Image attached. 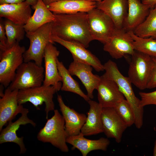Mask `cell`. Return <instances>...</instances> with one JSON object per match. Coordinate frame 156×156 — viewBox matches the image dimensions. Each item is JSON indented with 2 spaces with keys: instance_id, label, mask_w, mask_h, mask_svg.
Wrapping results in <instances>:
<instances>
[{
  "instance_id": "cell-1",
  "label": "cell",
  "mask_w": 156,
  "mask_h": 156,
  "mask_svg": "<svg viewBox=\"0 0 156 156\" xmlns=\"http://www.w3.org/2000/svg\"><path fill=\"white\" fill-rule=\"evenodd\" d=\"M54 14L52 35L66 41L78 43L86 48L94 40L90 30L87 13Z\"/></svg>"
},
{
  "instance_id": "cell-2",
  "label": "cell",
  "mask_w": 156,
  "mask_h": 156,
  "mask_svg": "<svg viewBox=\"0 0 156 156\" xmlns=\"http://www.w3.org/2000/svg\"><path fill=\"white\" fill-rule=\"evenodd\" d=\"M104 66L105 72L103 75L116 83L133 109L135 117L134 124L137 128H141L143 123L144 107L141 105L140 99L135 95L131 81L128 77L122 74L114 62L109 60Z\"/></svg>"
},
{
  "instance_id": "cell-3",
  "label": "cell",
  "mask_w": 156,
  "mask_h": 156,
  "mask_svg": "<svg viewBox=\"0 0 156 156\" xmlns=\"http://www.w3.org/2000/svg\"><path fill=\"white\" fill-rule=\"evenodd\" d=\"M61 82L55 85L40 86L18 90L17 100L19 104L22 105L30 102L37 109L39 106L44 103L45 104V111L46 118L48 119V113L55 110V105L53 100L54 94L61 90Z\"/></svg>"
},
{
  "instance_id": "cell-4",
  "label": "cell",
  "mask_w": 156,
  "mask_h": 156,
  "mask_svg": "<svg viewBox=\"0 0 156 156\" xmlns=\"http://www.w3.org/2000/svg\"><path fill=\"white\" fill-rule=\"evenodd\" d=\"M54 115L47 119L44 127L38 133V140L50 143L61 151L68 152L69 148L66 140L68 136L65 129L64 118L57 109L54 110Z\"/></svg>"
},
{
  "instance_id": "cell-5",
  "label": "cell",
  "mask_w": 156,
  "mask_h": 156,
  "mask_svg": "<svg viewBox=\"0 0 156 156\" xmlns=\"http://www.w3.org/2000/svg\"><path fill=\"white\" fill-rule=\"evenodd\" d=\"M25 48L16 42L0 51V83L8 87L13 80L16 71L23 62Z\"/></svg>"
},
{
  "instance_id": "cell-6",
  "label": "cell",
  "mask_w": 156,
  "mask_h": 156,
  "mask_svg": "<svg viewBox=\"0 0 156 156\" xmlns=\"http://www.w3.org/2000/svg\"><path fill=\"white\" fill-rule=\"evenodd\" d=\"M52 25V22L48 23L34 31L26 32L30 45L23 54L24 62L34 61L37 65L42 66L46 46L49 43H54L51 38Z\"/></svg>"
},
{
  "instance_id": "cell-7",
  "label": "cell",
  "mask_w": 156,
  "mask_h": 156,
  "mask_svg": "<svg viewBox=\"0 0 156 156\" xmlns=\"http://www.w3.org/2000/svg\"><path fill=\"white\" fill-rule=\"evenodd\" d=\"M44 70L34 62H24L17 69L8 87L12 90H19L41 86L44 79Z\"/></svg>"
},
{
  "instance_id": "cell-8",
  "label": "cell",
  "mask_w": 156,
  "mask_h": 156,
  "mask_svg": "<svg viewBox=\"0 0 156 156\" xmlns=\"http://www.w3.org/2000/svg\"><path fill=\"white\" fill-rule=\"evenodd\" d=\"M131 56L128 77L139 89H146L152 66V57L136 50Z\"/></svg>"
},
{
  "instance_id": "cell-9",
  "label": "cell",
  "mask_w": 156,
  "mask_h": 156,
  "mask_svg": "<svg viewBox=\"0 0 156 156\" xmlns=\"http://www.w3.org/2000/svg\"><path fill=\"white\" fill-rule=\"evenodd\" d=\"M89 29L93 40L104 44L110 40L116 28L111 18L101 10L95 8L87 12Z\"/></svg>"
},
{
  "instance_id": "cell-10",
  "label": "cell",
  "mask_w": 156,
  "mask_h": 156,
  "mask_svg": "<svg viewBox=\"0 0 156 156\" xmlns=\"http://www.w3.org/2000/svg\"><path fill=\"white\" fill-rule=\"evenodd\" d=\"M133 40L124 28H115L109 41L104 44L103 50L116 59L132 55L135 50Z\"/></svg>"
},
{
  "instance_id": "cell-11",
  "label": "cell",
  "mask_w": 156,
  "mask_h": 156,
  "mask_svg": "<svg viewBox=\"0 0 156 156\" xmlns=\"http://www.w3.org/2000/svg\"><path fill=\"white\" fill-rule=\"evenodd\" d=\"M51 38L54 42L57 43L67 49L72 54L73 60L90 65L98 72L104 70V64L82 45L65 40L53 35H51Z\"/></svg>"
},
{
  "instance_id": "cell-12",
  "label": "cell",
  "mask_w": 156,
  "mask_h": 156,
  "mask_svg": "<svg viewBox=\"0 0 156 156\" xmlns=\"http://www.w3.org/2000/svg\"><path fill=\"white\" fill-rule=\"evenodd\" d=\"M101 119L103 132L105 135L120 143L123 133L128 127L114 107H103Z\"/></svg>"
},
{
  "instance_id": "cell-13",
  "label": "cell",
  "mask_w": 156,
  "mask_h": 156,
  "mask_svg": "<svg viewBox=\"0 0 156 156\" xmlns=\"http://www.w3.org/2000/svg\"><path fill=\"white\" fill-rule=\"evenodd\" d=\"M19 90H12L8 87L0 99V131L7 122L12 120L24 108L19 104L17 94Z\"/></svg>"
},
{
  "instance_id": "cell-14",
  "label": "cell",
  "mask_w": 156,
  "mask_h": 156,
  "mask_svg": "<svg viewBox=\"0 0 156 156\" xmlns=\"http://www.w3.org/2000/svg\"><path fill=\"white\" fill-rule=\"evenodd\" d=\"M92 68L89 64L73 60L68 69L72 76H76L81 81L90 99L93 98V91L96 90L100 80V76L92 73Z\"/></svg>"
},
{
  "instance_id": "cell-15",
  "label": "cell",
  "mask_w": 156,
  "mask_h": 156,
  "mask_svg": "<svg viewBox=\"0 0 156 156\" xmlns=\"http://www.w3.org/2000/svg\"><path fill=\"white\" fill-rule=\"evenodd\" d=\"M29 112L27 109L24 108L21 113V116L15 121H12L8 122L5 128L0 131V144L11 142L18 144L20 148V154L25 153L27 149L23 142V137H19L16 132L20 126L30 124L35 127L36 123L28 118L27 114Z\"/></svg>"
},
{
  "instance_id": "cell-16",
  "label": "cell",
  "mask_w": 156,
  "mask_h": 156,
  "mask_svg": "<svg viewBox=\"0 0 156 156\" xmlns=\"http://www.w3.org/2000/svg\"><path fill=\"white\" fill-rule=\"evenodd\" d=\"M96 90L99 103L103 107H113L125 99L116 83L103 75L100 76Z\"/></svg>"
},
{
  "instance_id": "cell-17",
  "label": "cell",
  "mask_w": 156,
  "mask_h": 156,
  "mask_svg": "<svg viewBox=\"0 0 156 156\" xmlns=\"http://www.w3.org/2000/svg\"><path fill=\"white\" fill-rule=\"evenodd\" d=\"M57 100L65 121V129L68 136L79 134L86 122L87 116L66 105L61 95H57Z\"/></svg>"
},
{
  "instance_id": "cell-18",
  "label": "cell",
  "mask_w": 156,
  "mask_h": 156,
  "mask_svg": "<svg viewBox=\"0 0 156 156\" xmlns=\"http://www.w3.org/2000/svg\"><path fill=\"white\" fill-rule=\"evenodd\" d=\"M96 8L111 18L116 28H123L128 12V0H102L96 2Z\"/></svg>"
},
{
  "instance_id": "cell-19",
  "label": "cell",
  "mask_w": 156,
  "mask_h": 156,
  "mask_svg": "<svg viewBox=\"0 0 156 156\" xmlns=\"http://www.w3.org/2000/svg\"><path fill=\"white\" fill-rule=\"evenodd\" d=\"M53 44L51 42L48 44L44 51L45 72L43 85L47 86L56 85L62 80L57 64L60 52Z\"/></svg>"
},
{
  "instance_id": "cell-20",
  "label": "cell",
  "mask_w": 156,
  "mask_h": 156,
  "mask_svg": "<svg viewBox=\"0 0 156 156\" xmlns=\"http://www.w3.org/2000/svg\"><path fill=\"white\" fill-rule=\"evenodd\" d=\"M96 2L87 0H58L47 6L54 14L87 13L96 7Z\"/></svg>"
},
{
  "instance_id": "cell-21",
  "label": "cell",
  "mask_w": 156,
  "mask_h": 156,
  "mask_svg": "<svg viewBox=\"0 0 156 156\" xmlns=\"http://www.w3.org/2000/svg\"><path fill=\"white\" fill-rule=\"evenodd\" d=\"M31 5L25 1L17 3L0 5V17L24 25L32 16Z\"/></svg>"
},
{
  "instance_id": "cell-22",
  "label": "cell",
  "mask_w": 156,
  "mask_h": 156,
  "mask_svg": "<svg viewBox=\"0 0 156 156\" xmlns=\"http://www.w3.org/2000/svg\"><path fill=\"white\" fill-rule=\"evenodd\" d=\"M128 10L123 28L133 31L141 24L148 15L151 8L139 0H128Z\"/></svg>"
},
{
  "instance_id": "cell-23",
  "label": "cell",
  "mask_w": 156,
  "mask_h": 156,
  "mask_svg": "<svg viewBox=\"0 0 156 156\" xmlns=\"http://www.w3.org/2000/svg\"><path fill=\"white\" fill-rule=\"evenodd\" d=\"M81 132L75 135L68 136L67 143L73 146V148L79 150L83 156H86L91 151L95 150L107 151L110 141L102 137L98 140H92L85 138Z\"/></svg>"
},
{
  "instance_id": "cell-24",
  "label": "cell",
  "mask_w": 156,
  "mask_h": 156,
  "mask_svg": "<svg viewBox=\"0 0 156 156\" xmlns=\"http://www.w3.org/2000/svg\"><path fill=\"white\" fill-rule=\"evenodd\" d=\"M88 102L90 108L85 122L81 132L84 136L95 135L103 132L101 119L103 107L99 103L91 99Z\"/></svg>"
},
{
  "instance_id": "cell-25",
  "label": "cell",
  "mask_w": 156,
  "mask_h": 156,
  "mask_svg": "<svg viewBox=\"0 0 156 156\" xmlns=\"http://www.w3.org/2000/svg\"><path fill=\"white\" fill-rule=\"evenodd\" d=\"M33 14L24 25L26 32L34 31L44 25L52 22L55 19L54 14L48 9L42 0H38Z\"/></svg>"
},
{
  "instance_id": "cell-26",
  "label": "cell",
  "mask_w": 156,
  "mask_h": 156,
  "mask_svg": "<svg viewBox=\"0 0 156 156\" xmlns=\"http://www.w3.org/2000/svg\"><path fill=\"white\" fill-rule=\"evenodd\" d=\"M57 64L59 73L62 79V86L60 90L76 94L87 102L90 100L88 95L82 90L78 83L72 77L63 62L60 61L58 59Z\"/></svg>"
},
{
  "instance_id": "cell-27",
  "label": "cell",
  "mask_w": 156,
  "mask_h": 156,
  "mask_svg": "<svg viewBox=\"0 0 156 156\" xmlns=\"http://www.w3.org/2000/svg\"><path fill=\"white\" fill-rule=\"evenodd\" d=\"M133 32L135 35L141 38L151 37L156 39V5L151 9L144 21Z\"/></svg>"
},
{
  "instance_id": "cell-28",
  "label": "cell",
  "mask_w": 156,
  "mask_h": 156,
  "mask_svg": "<svg viewBox=\"0 0 156 156\" xmlns=\"http://www.w3.org/2000/svg\"><path fill=\"white\" fill-rule=\"evenodd\" d=\"M128 32L133 40L135 50L151 57H156V39L151 37L141 38L135 35L133 31Z\"/></svg>"
},
{
  "instance_id": "cell-29",
  "label": "cell",
  "mask_w": 156,
  "mask_h": 156,
  "mask_svg": "<svg viewBox=\"0 0 156 156\" xmlns=\"http://www.w3.org/2000/svg\"><path fill=\"white\" fill-rule=\"evenodd\" d=\"M3 22L7 39V48L23 39L26 32L24 25L15 24L7 19Z\"/></svg>"
},
{
  "instance_id": "cell-30",
  "label": "cell",
  "mask_w": 156,
  "mask_h": 156,
  "mask_svg": "<svg viewBox=\"0 0 156 156\" xmlns=\"http://www.w3.org/2000/svg\"><path fill=\"white\" fill-rule=\"evenodd\" d=\"M113 107L128 127L134 124V113L130 105L125 99L117 103Z\"/></svg>"
},
{
  "instance_id": "cell-31",
  "label": "cell",
  "mask_w": 156,
  "mask_h": 156,
  "mask_svg": "<svg viewBox=\"0 0 156 156\" xmlns=\"http://www.w3.org/2000/svg\"><path fill=\"white\" fill-rule=\"evenodd\" d=\"M139 95L141 97L142 107L149 105H154L156 106V90L152 92H140Z\"/></svg>"
},
{
  "instance_id": "cell-32",
  "label": "cell",
  "mask_w": 156,
  "mask_h": 156,
  "mask_svg": "<svg viewBox=\"0 0 156 156\" xmlns=\"http://www.w3.org/2000/svg\"><path fill=\"white\" fill-rule=\"evenodd\" d=\"M152 64L151 75L147 88L156 87V57H152Z\"/></svg>"
},
{
  "instance_id": "cell-33",
  "label": "cell",
  "mask_w": 156,
  "mask_h": 156,
  "mask_svg": "<svg viewBox=\"0 0 156 156\" xmlns=\"http://www.w3.org/2000/svg\"><path fill=\"white\" fill-rule=\"evenodd\" d=\"M7 48V39L3 22H0V49Z\"/></svg>"
},
{
  "instance_id": "cell-34",
  "label": "cell",
  "mask_w": 156,
  "mask_h": 156,
  "mask_svg": "<svg viewBox=\"0 0 156 156\" xmlns=\"http://www.w3.org/2000/svg\"><path fill=\"white\" fill-rule=\"evenodd\" d=\"M25 0H0V5L17 3L23 2Z\"/></svg>"
},
{
  "instance_id": "cell-35",
  "label": "cell",
  "mask_w": 156,
  "mask_h": 156,
  "mask_svg": "<svg viewBox=\"0 0 156 156\" xmlns=\"http://www.w3.org/2000/svg\"><path fill=\"white\" fill-rule=\"evenodd\" d=\"M142 2L150 7L151 9L153 8L156 5V0H143Z\"/></svg>"
},
{
  "instance_id": "cell-36",
  "label": "cell",
  "mask_w": 156,
  "mask_h": 156,
  "mask_svg": "<svg viewBox=\"0 0 156 156\" xmlns=\"http://www.w3.org/2000/svg\"><path fill=\"white\" fill-rule=\"evenodd\" d=\"M38 0H25L32 8L34 9L35 6L37 3Z\"/></svg>"
},
{
  "instance_id": "cell-37",
  "label": "cell",
  "mask_w": 156,
  "mask_h": 156,
  "mask_svg": "<svg viewBox=\"0 0 156 156\" xmlns=\"http://www.w3.org/2000/svg\"><path fill=\"white\" fill-rule=\"evenodd\" d=\"M42 1L46 5H48L55 2L58 0H42Z\"/></svg>"
},
{
  "instance_id": "cell-38",
  "label": "cell",
  "mask_w": 156,
  "mask_h": 156,
  "mask_svg": "<svg viewBox=\"0 0 156 156\" xmlns=\"http://www.w3.org/2000/svg\"><path fill=\"white\" fill-rule=\"evenodd\" d=\"M153 155L154 156H156V139L155 140L154 143Z\"/></svg>"
},
{
  "instance_id": "cell-39",
  "label": "cell",
  "mask_w": 156,
  "mask_h": 156,
  "mask_svg": "<svg viewBox=\"0 0 156 156\" xmlns=\"http://www.w3.org/2000/svg\"><path fill=\"white\" fill-rule=\"evenodd\" d=\"M87 0L91 1H93L98 2V1H100L102 0Z\"/></svg>"
},
{
  "instance_id": "cell-40",
  "label": "cell",
  "mask_w": 156,
  "mask_h": 156,
  "mask_svg": "<svg viewBox=\"0 0 156 156\" xmlns=\"http://www.w3.org/2000/svg\"><path fill=\"white\" fill-rule=\"evenodd\" d=\"M142 1L143 0H141Z\"/></svg>"
}]
</instances>
